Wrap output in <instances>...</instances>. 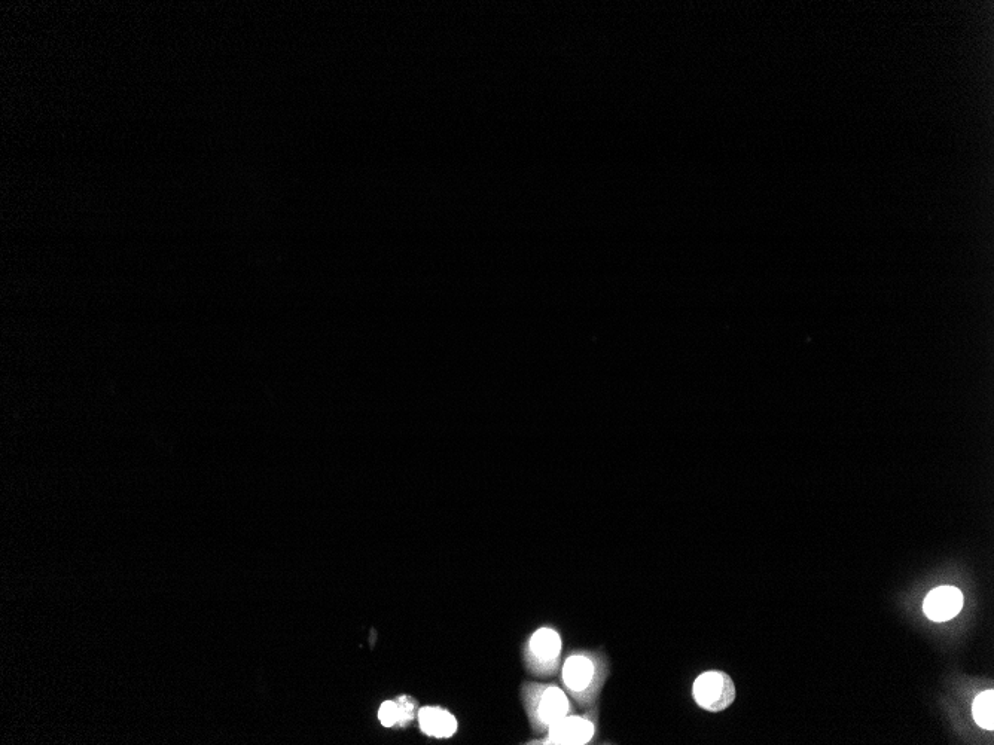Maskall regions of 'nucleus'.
<instances>
[{"label": "nucleus", "mask_w": 994, "mask_h": 745, "mask_svg": "<svg viewBox=\"0 0 994 745\" xmlns=\"http://www.w3.org/2000/svg\"><path fill=\"white\" fill-rule=\"evenodd\" d=\"M521 698L536 732L548 731L554 723L573 713L570 696L557 685L529 683L521 690Z\"/></svg>", "instance_id": "2"}, {"label": "nucleus", "mask_w": 994, "mask_h": 745, "mask_svg": "<svg viewBox=\"0 0 994 745\" xmlns=\"http://www.w3.org/2000/svg\"><path fill=\"white\" fill-rule=\"evenodd\" d=\"M419 723L423 734L434 738H451L459 728L456 717L439 707L422 708L419 711Z\"/></svg>", "instance_id": "7"}, {"label": "nucleus", "mask_w": 994, "mask_h": 745, "mask_svg": "<svg viewBox=\"0 0 994 745\" xmlns=\"http://www.w3.org/2000/svg\"><path fill=\"white\" fill-rule=\"evenodd\" d=\"M963 594L954 586H939L926 597L923 610L933 622H947L962 612Z\"/></svg>", "instance_id": "6"}, {"label": "nucleus", "mask_w": 994, "mask_h": 745, "mask_svg": "<svg viewBox=\"0 0 994 745\" xmlns=\"http://www.w3.org/2000/svg\"><path fill=\"white\" fill-rule=\"evenodd\" d=\"M378 720L384 728H393L399 725V707L396 701H386L381 704L378 710Z\"/></svg>", "instance_id": "9"}, {"label": "nucleus", "mask_w": 994, "mask_h": 745, "mask_svg": "<svg viewBox=\"0 0 994 745\" xmlns=\"http://www.w3.org/2000/svg\"><path fill=\"white\" fill-rule=\"evenodd\" d=\"M692 695L698 707L710 713H721L736 701L737 690L728 674L706 671L695 679Z\"/></svg>", "instance_id": "4"}, {"label": "nucleus", "mask_w": 994, "mask_h": 745, "mask_svg": "<svg viewBox=\"0 0 994 745\" xmlns=\"http://www.w3.org/2000/svg\"><path fill=\"white\" fill-rule=\"evenodd\" d=\"M972 714H974V720L980 728L986 729V731H994L993 690H987V692L980 693V695L974 699V704H972Z\"/></svg>", "instance_id": "8"}, {"label": "nucleus", "mask_w": 994, "mask_h": 745, "mask_svg": "<svg viewBox=\"0 0 994 745\" xmlns=\"http://www.w3.org/2000/svg\"><path fill=\"white\" fill-rule=\"evenodd\" d=\"M396 702H398L399 707V725L407 726L416 717L417 702L405 695L399 696Z\"/></svg>", "instance_id": "10"}, {"label": "nucleus", "mask_w": 994, "mask_h": 745, "mask_svg": "<svg viewBox=\"0 0 994 745\" xmlns=\"http://www.w3.org/2000/svg\"><path fill=\"white\" fill-rule=\"evenodd\" d=\"M597 732V710L588 713L569 714L548 729L547 738L542 744L585 745L594 740Z\"/></svg>", "instance_id": "5"}, {"label": "nucleus", "mask_w": 994, "mask_h": 745, "mask_svg": "<svg viewBox=\"0 0 994 745\" xmlns=\"http://www.w3.org/2000/svg\"><path fill=\"white\" fill-rule=\"evenodd\" d=\"M561 650L563 643L559 632L553 628H539L524 649L527 670L538 677L556 676L560 670Z\"/></svg>", "instance_id": "3"}, {"label": "nucleus", "mask_w": 994, "mask_h": 745, "mask_svg": "<svg viewBox=\"0 0 994 745\" xmlns=\"http://www.w3.org/2000/svg\"><path fill=\"white\" fill-rule=\"evenodd\" d=\"M608 677V659L593 650H576L570 653L561 667V680L567 695L581 708L596 707Z\"/></svg>", "instance_id": "1"}]
</instances>
